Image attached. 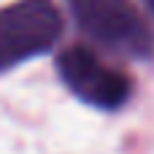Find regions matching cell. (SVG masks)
<instances>
[{
  "instance_id": "1",
  "label": "cell",
  "mask_w": 154,
  "mask_h": 154,
  "mask_svg": "<svg viewBox=\"0 0 154 154\" xmlns=\"http://www.w3.org/2000/svg\"><path fill=\"white\" fill-rule=\"evenodd\" d=\"M79 27L106 49L146 60L154 51V32L130 0H70Z\"/></svg>"
},
{
  "instance_id": "2",
  "label": "cell",
  "mask_w": 154,
  "mask_h": 154,
  "mask_svg": "<svg viewBox=\"0 0 154 154\" xmlns=\"http://www.w3.org/2000/svg\"><path fill=\"white\" fill-rule=\"evenodd\" d=\"M60 32L62 16L51 0H16L0 8V68L43 54Z\"/></svg>"
},
{
  "instance_id": "4",
  "label": "cell",
  "mask_w": 154,
  "mask_h": 154,
  "mask_svg": "<svg viewBox=\"0 0 154 154\" xmlns=\"http://www.w3.org/2000/svg\"><path fill=\"white\" fill-rule=\"evenodd\" d=\"M143 3H146V8H149V11L154 14V0H143Z\"/></svg>"
},
{
  "instance_id": "3",
  "label": "cell",
  "mask_w": 154,
  "mask_h": 154,
  "mask_svg": "<svg viewBox=\"0 0 154 154\" xmlns=\"http://www.w3.org/2000/svg\"><path fill=\"white\" fill-rule=\"evenodd\" d=\"M57 70L65 87L89 106L111 111L130 97V79L87 46H68L57 57Z\"/></svg>"
}]
</instances>
